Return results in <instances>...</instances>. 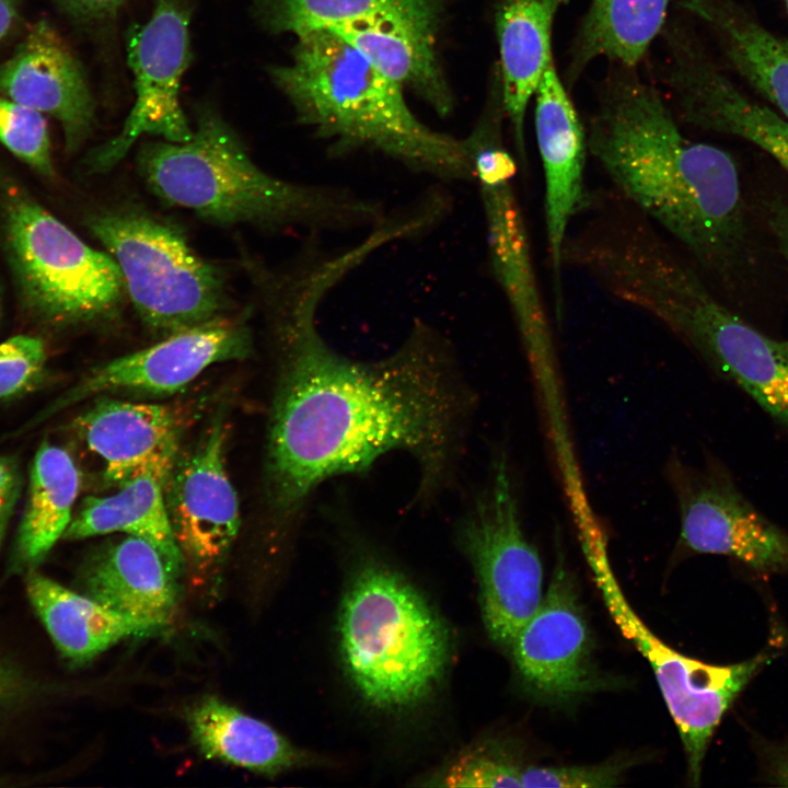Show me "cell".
<instances>
[{
	"instance_id": "6da1fadb",
	"label": "cell",
	"mask_w": 788,
	"mask_h": 788,
	"mask_svg": "<svg viewBox=\"0 0 788 788\" xmlns=\"http://www.w3.org/2000/svg\"><path fill=\"white\" fill-rule=\"evenodd\" d=\"M355 268L346 251L310 246L289 268L258 270L276 354L265 494L278 528L331 478L367 473L395 451L414 459L415 501L429 503L464 454L476 397L442 333L418 321L376 360L347 357L321 334L320 306Z\"/></svg>"
},
{
	"instance_id": "7a4b0ae2",
	"label": "cell",
	"mask_w": 788,
	"mask_h": 788,
	"mask_svg": "<svg viewBox=\"0 0 788 788\" xmlns=\"http://www.w3.org/2000/svg\"><path fill=\"white\" fill-rule=\"evenodd\" d=\"M587 144L642 215L704 268L729 274L745 240L737 164L727 151L686 138L635 68L615 65L605 79Z\"/></svg>"
},
{
	"instance_id": "3957f363",
	"label": "cell",
	"mask_w": 788,
	"mask_h": 788,
	"mask_svg": "<svg viewBox=\"0 0 788 788\" xmlns=\"http://www.w3.org/2000/svg\"><path fill=\"white\" fill-rule=\"evenodd\" d=\"M587 270L788 429V340L764 334L728 309L651 228L637 220L614 228L590 251Z\"/></svg>"
},
{
	"instance_id": "277c9868",
	"label": "cell",
	"mask_w": 788,
	"mask_h": 788,
	"mask_svg": "<svg viewBox=\"0 0 788 788\" xmlns=\"http://www.w3.org/2000/svg\"><path fill=\"white\" fill-rule=\"evenodd\" d=\"M136 162L157 198L220 227L340 233L370 231L391 215L382 201L349 188L296 183L265 172L211 111L199 112L189 140L147 142Z\"/></svg>"
},
{
	"instance_id": "5b68a950",
	"label": "cell",
	"mask_w": 788,
	"mask_h": 788,
	"mask_svg": "<svg viewBox=\"0 0 788 788\" xmlns=\"http://www.w3.org/2000/svg\"><path fill=\"white\" fill-rule=\"evenodd\" d=\"M270 77L333 157L375 152L443 183L474 181L464 139L419 120L405 91L335 33L299 36L291 61Z\"/></svg>"
},
{
	"instance_id": "8992f818",
	"label": "cell",
	"mask_w": 788,
	"mask_h": 788,
	"mask_svg": "<svg viewBox=\"0 0 788 788\" xmlns=\"http://www.w3.org/2000/svg\"><path fill=\"white\" fill-rule=\"evenodd\" d=\"M339 635L352 684L380 709L420 703L448 664L442 619L403 576L375 561L359 569L344 598Z\"/></svg>"
},
{
	"instance_id": "52a82bcc",
	"label": "cell",
	"mask_w": 788,
	"mask_h": 788,
	"mask_svg": "<svg viewBox=\"0 0 788 788\" xmlns=\"http://www.w3.org/2000/svg\"><path fill=\"white\" fill-rule=\"evenodd\" d=\"M85 225L118 265L142 324L159 337L233 310L223 270L200 256L173 220L119 200L90 213Z\"/></svg>"
},
{
	"instance_id": "ba28073f",
	"label": "cell",
	"mask_w": 788,
	"mask_h": 788,
	"mask_svg": "<svg viewBox=\"0 0 788 788\" xmlns=\"http://www.w3.org/2000/svg\"><path fill=\"white\" fill-rule=\"evenodd\" d=\"M10 260L26 303L60 325L117 322L126 304L120 269L27 196L5 207Z\"/></svg>"
},
{
	"instance_id": "9c48e42d",
	"label": "cell",
	"mask_w": 788,
	"mask_h": 788,
	"mask_svg": "<svg viewBox=\"0 0 788 788\" xmlns=\"http://www.w3.org/2000/svg\"><path fill=\"white\" fill-rule=\"evenodd\" d=\"M521 517L508 455L498 451L464 510L457 537L479 581L486 629L494 641L509 647L543 599L541 557Z\"/></svg>"
},
{
	"instance_id": "30bf717a",
	"label": "cell",
	"mask_w": 788,
	"mask_h": 788,
	"mask_svg": "<svg viewBox=\"0 0 788 788\" xmlns=\"http://www.w3.org/2000/svg\"><path fill=\"white\" fill-rule=\"evenodd\" d=\"M581 547L615 624L654 672L685 750L690 778L698 785L715 729L735 697L774 654L763 651L739 663L716 665L679 653L661 641L627 602L610 564L607 540Z\"/></svg>"
},
{
	"instance_id": "8fae6325",
	"label": "cell",
	"mask_w": 788,
	"mask_h": 788,
	"mask_svg": "<svg viewBox=\"0 0 788 788\" xmlns=\"http://www.w3.org/2000/svg\"><path fill=\"white\" fill-rule=\"evenodd\" d=\"M474 182L479 186L493 274L512 311L536 376H556L555 351L540 292L528 230L512 181L517 163L498 134L470 146Z\"/></svg>"
},
{
	"instance_id": "7c38bea8",
	"label": "cell",
	"mask_w": 788,
	"mask_h": 788,
	"mask_svg": "<svg viewBox=\"0 0 788 788\" xmlns=\"http://www.w3.org/2000/svg\"><path fill=\"white\" fill-rule=\"evenodd\" d=\"M680 517V543L697 554L734 558L762 573L788 572V532L744 496L727 468L672 456L665 466Z\"/></svg>"
},
{
	"instance_id": "4fadbf2b",
	"label": "cell",
	"mask_w": 788,
	"mask_h": 788,
	"mask_svg": "<svg viewBox=\"0 0 788 788\" xmlns=\"http://www.w3.org/2000/svg\"><path fill=\"white\" fill-rule=\"evenodd\" d=\"M189 9L184 0H157L149 21L135 27L128 61L135 76L136 101L120 131L92 151L88 166L112 170L140 136L184 142L194 129L179 104L182 76L189 60Z\"/></svg>"
},
{
	"instance_id": "5bb4252c",
	"label": "cell",
	"mask_w": 788,
	"mask_h": 788,
	"mask_svg": "<svg viewBox=\"0 0 788 788\" xmlns=\"http://www.w3.org/2000/svg\"><path fill=\"white\" fill-rule=\"evenodd\" d=\"M659 37L665 51L661 79L683 120L750 141L788 173V119L739 89L683 18L669 16Z\"/></svg>"
},
{
	"instance_id": "9a60e30c",
	"label": "cell",
	"mask_w": 788,
	"mask_h": 788,
	"mask_svg": "<svg viewBox=\"0 0 788 788\" xmlns=\"http://www.w3.org/2000/svg\"><path fill=\"white\" fill-rule=\"evenodd\" d=\"M253 336L244 318L223 316L165 336L162 340L92 369L57 398L38 420L100 395L129 392L174 394L208 367L253 355Z\"/></svg>"
},
{
	"instance_id": "2e32d148",
	"label": "cell",
	"mask_w": 788,
	"mask_h": 788,
	"mask_svg": "<svg viewBox=\"0 0 788 788\" xmlns=\"http://www.w3.org/2000/svg\"><path fill=\"white\" fill-rule=\"evenodd\" d=\"M217 413L196 444L181 453L164 487V500L185 563L200 571L218 568L241 526L236 491L224 462L227 438Z\"/></svg>"
},
{
	"instance_id": "e0dca14e",
	"label": "cell",
	"mask_w": 788,
	"mask_h": 788,
	"mask_svg": "<svg viewBox=\"0 0 788 788\" xmlns=\"http://www.w3.org/2000/svg\"><path fill=\"white\" fill-rule=\"evenodd\" d=\"M573 587L558 553L545 595L510 646L528 690L549 704L568 703L599 686L589 630Z\"/></svg>"
},
{
	"instance_id": "ac0fdd59",
	"label": "cell",
	"mask_w": 788,
	"mask_h": 788,
	"mask_svg": "<svg viewBox=\"0 0 788 788\" xmlns=\"http://www.w3.org/2000/svg\"><path fill=\"white\" fill-rule=\"evenodd\" d=\"M72 422L85 448L102 463L105 485L119 487L152 477L163 487L181 454L183 426L170 406L100 395Z\"/></svg>"
},
{
	"instance_id": "d6986e66",
	"label": "cell",
	"mask_w": 788,
	"mask_h": 788,
	"mask_svg": "<svg viewBox=\"0 0 788 788\" xmlns=\"http://www.w3.org/2000/svg\"><path fill=\"white\" fill-rule=\"evenodd\" d=\"M535 134L542 160L545 230L552 268L555 312L563 313V250L573 218L586 205L587 135L560 79L554 58L535 91Z\"/></svg>"
},
{
	"instance_id": "ffe728a7",
	"label": "cell",
	"mask_w": 788,
	"mask_h": 788,
	"mask_svg": "<svg viewBox=\"0 0 788 788\" xmlns=\"http://www.w3.org/2000/svg\"><path fill=\"white\" fill-rule=\"evenodd\" d=\"M0 94L55 117L69 153L84 143L95 125V103L80 62L43 20L0 66Z\"/></svg>"
},
{
	"instance_id": "44dd1931",
	"label": "cell",
	"mask_w": 788,
	"mask_h": 788,
	"mask_svg": "<svg viewBox=\"0 0 788 788\" xmlns=\"http://www.w3.org/2000/svg\"><path fill=\"white\" fill-rule=\"evenodd\" d=\"M444 9L445 3L425 11L381 14L331 32L404 91L447 116L454 101L434 47Z\"/></svg>"
},
{
	"instance_id": "7402d4cb",
	"label": "cell",
	"mask_w": 788,
	"mask_h": 788,
	"mask_svg": "<svg viewBox=\"0 0 788 788\" xmlns=\"http://www.w3.org/2000/svg\"><path fill=\"white\" fill-rule=\"evenodd\" d=\"M175 580L155 547L134 535L100 548L81 572L84 594L157 633L174 615Z\"/></svg>"
},
{
	"instance_id": "603a6c76",
	"label": "cell",
	"mask_w": 788,
	"mask_h": 788,
	"mask_svg": "<svg viewBox=\"0 0 788 788\" xmlns=\"http://www.w3.org/2000/svg\"><path fill=\"white\" fill-rule=\"evenodd\" d=\"M567 0H498L495 28L499 46V79L505 115L512 129L518 158L526 164V109L553 59L555 16Z\"/></svg>"
},
{
	"instance_id": "cb8c5ba5",
	"label": "cell",
	"mask_w": 788,
	"mask_h": 788,
	"mask_svg": "<svg viewBox=\"0 0 788 788\" xmlns=\"http://www.w3.org/2000/svg\"><path fill=\"white\" fill-rule=\"evenodd\" d=\"M677 5L711 31L729 65L788 119V39L733 0H677Z\"/></svg>"
},
{
	"instance_id": "d4e9b609",
	"label": "cell",
	"mask_w": 788,
	"mask_h": 788,
	"mask_svg": "<svg viewBox=\"0 0 788 788\" xmlns=\"http://www.w3.org/2000/svg\"><path fill=\"white\" fill-rule=\"evenodd\" d=\"M26 592L59 653L71 664L89 662L124 638L157 633L31 570Z\"/></svg>"
},
{
	"instance_id": "484cf974",
	"label": "cell",
	"mask_w": 788,
	"mask_h": 788,
	"mask_svg": "<svg viewBox=\"0 0 788 788\" xmlns=\"http://www.w3.org/2000/svg\"><path fill=\"white\" fill-rule=\"evenodd\" d=\"M187 721L194 743L207 758L267 776L314 761L267 723L213 696L196 703Z\"/></svg>"
},
{
	"instance_id": "4316f807",
	"label": "cell",
	"mask_w": 788,
	"mask_h": 788,
	"mask_svg": "<svg viewBox=\"0 0 788 788\" xmlns=\"http://www.w3.org/2000/svg\"><path fill=\"white\" fill-rule=\"evenodd\" d=\"M673 0H592L569 49L565 83L595 59L635 68L660 36Z\"/></svg>"
},
{
	"instance_id": "83f0119b",
	"label": "cell",
	"mask_w": 788,
	"mask_h": 788,
	"mask_svg": "<svg viewBox=\"0 0 788 788\" xmlns=\"http://www.w3.org/2000/svg\"><path fill=\"white\" fill-rule=\"evenodd\" d=\"M114 532L147 541L176 578L183 572L186 563L174 537L159 480L139 477L117 487L112 495L86 497L62 537L82 540Z\"/></svg>"
},
{
	"instance_id": "f1b7e54d",
	"label": "cell",
	"mask_w": 788,
	"mask_h": 788,
	"mask_svg": "<svg viewBox=\"0 0 788 788\" xmlns=\"http://www.w3.org/2000/svg\"><path fill=\"white\" fill-rule=\"evenodd\" d=\"M80 485L81 472L71 454L43 441L32 463L28 498L18 532L19 564L28 567L39 564L63 536Z\"/></svg>"
},
{
	"instance_id": "f546056e",
	"label": "cell",
	"mask_w": 788,
	"mask_h": 788,
	"mask_svg": "<svg viewBox=\"0 0 788 788\" xmlns=\"http://www.w3.org/2000/svg\"><path fill=\"white\" fill-rule=\"evenodd\" d=\"M445 0H254L256 16L274 33L334 30L387 13L418 12Z\"/></svg>"
},
{
	"instance_id": "4dcf8cb0",
	"label": "cell",
	"mask_w": 788,
	"mask_h": 788,
	"mask_svg": "<svg viewBox=\"0 0 788 788\" xmlns=\"http://www.w3.org/2000/svg\"><path fill=\"white\" fill-rule=\"evenodd\" d=\"M0 142L38 173L54 175L48 127L40 112L0 96Z\"/></svg>"
},
{
	"instance_id": "1f68e13d",
	"label": "cell",
	"mask_w": 788,
	"mask_h": 788,
	"mask_svg": "<svg viewBox=\"0 0 788 788\" xmlns=\"http://www.w3.org/2000/svg\"><path fill=\"white\" fill-rule=\"evenodd\" d=\"M45 343L36 336L18 335L0 344V399L31 392L44 379Z\"/></svg>"
},
{
	"instance_id": "d6a6232c",
	"label": "cell",
	"mask_w": 788,
	"mask_h": 788,
	"mask_svg": "<svg viewBox=\"0 0 788 788\" xmlns=\"http://www.w3.org/2000/svg\"><path fill=\"white\" fill-rule=\"evenodd\" d=\"M521 770L507 754L477 749L453 763L443 780L449 787H522Z\"/></svg>"
},
{
	"instance_id": "836d02e7",
	"label": "cell",
	"mask_w": 788,
	"mask_h": 788,
	"mask_svg": "<svg viewBox=\"0 0 788 788\" xmlns=\"http://www.w3.org/2000/svg\"><path fill=\"white\" fill-rule=\"evenodd\" d=\"M623 765L605 763L588 766H526L521 770V785L525 788H600L616 786Z\"/></svg>"
},
{
	"instance_id": "e575fe53",
	"label": "cell",
	"mask_w": 788,
	"mask_h": 788,
	"mask_svg": "<svg viewBox=\"0 0 788 788\" xmlns=\"http://www.w3.org/2000/svg\"><path fill=\"white\" fill-rule=\"evenodd\" d=\"M20 486L21 477L16 463L10 457L0 456V545L19 497Z\"/></svg>"
},
{
	"instance_id": "d590c367",
	"label": "cell",
	"mask_w": 788,
	"mask_h": 788,
	"mask_svg": "<svg viewBox=\"0 0 788 788\" xmlns=\"http://www.w3.org/2000/svg\"><path fill=\"white\" fill-rule=\"evenodd\" d=\"M69 13L84 19L112 15L125 0H55Z\"/></svg>"
},
{
	"instance_id": "8d00e7d4",
	"label": "cell",
	"mask_w": 788,
	"mask_h": 788,
	"mask_svg": "<svg viewBox=\"0 0 788 788\" xmlns=\"http://www.w3.org/2000/svg\"><path fill=\"white\" fill-rule=\"evenodd\" d=\"M767 774L770 781L788 787V748L778 749L769 755Z\"/></svg>"
},
{
	"instance_id": "74e56055",
	"label": "cell",
	"mask_w": 788,
	"mask_h": 788,
	"mask_svg": "<svg viewBox=\"0 0 788 788\" xmlns=\"http://www.w3.org/2000/svg\"><path fill=\"white\" fill-rule=\"evenodd\" d=\"M772 227L781 254L788 263V206H779L772 217Z\"/></svg>"
},
{
	"instance_id": "f35d334b",
	"label": "cell",
	"mask_w": 788,
	"mask_h": 788,
	"mask_svg": "<svg viewBox=\"0 0 788 788\" xmlns=\"http://www.w3.org/2000/svg\"><path fill=\"white\" fill-rule=\"evenodd\" d=\"M20 687L18 675L0 662V708L19 694Z\"/></svg>"
},
{
	"instance_id": "ab89813d",
	"label": "cell",
	"mask_w": 788,
	"mask_h": 788,
	"mask_svg": "<svg viewBox=\"0 0 788 788\" xmlns=\"http://www.w3.org/2000/svg\"><path fill=\"white\" fill-rule=\"evenodd\" d=\"M18 19L16 0H0V42L11 33L16 25Z\"/></svg>"
},
{
	"instance_id": "60d3db41",
	"label": "cell",
	"mask_w": 788,
	"mask_h": 788,
	"mask_svg": "<svg viewBox=\"0 0 788 788\" xmlns=\"http://www.w3.org/2000/svg\"><path fill=\"white\" fill-rule=\"evenodd\" d=\"M783 2H784L785 7H786V10H787V12H788V0H783Z\"/></svg>"
}]
</instances>
